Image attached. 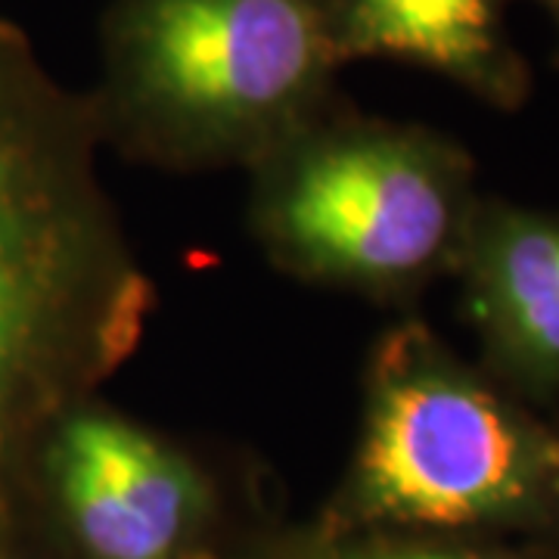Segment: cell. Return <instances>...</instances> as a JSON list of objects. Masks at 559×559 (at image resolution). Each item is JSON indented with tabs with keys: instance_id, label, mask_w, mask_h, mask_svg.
<instances>
[{
	"instance_id": "cell-1",
	"label": "cell",
	"mask_w": 559,
	"mask_h": 559,
	"mask_svg": "<svg viewBox=\"0 0 559 559\" xmlns=\"http://www.w3.org/2000/svg\"><path fill=\"white\" fill-rule=\"evenodd\" d=\"M100 153L87 91L0 16V516L40 429L106 389L159 305Z\"/></svg>"
},
{
	"instance_id": "cell-2",
	"label": "cell",
	"mask_w": 559,
	"mask_h": 559,
	"mask_svg": "<svg viewBox=\"0 0 559 559\" xmlns=\"http://www.w3.org/2000/svg\"><path fill=\"white\" fill-rule=\"evenodd\" d=\"M559 528V411L460 355L417 311L370 342L358 436L318 535Z\"/></svg>"
},
{
	"instance_id": "cell-3",
	"label": "cell",
	"mask_w": 559,
	"mask_h": 559,
	"mask_svg": "<svg viewBox=\"0 0 559 559\" xmlns=\"http://www.w3.org/2000/svg\"><path fill=\"white\" fill-rule=\"evenodd\" d=\"M340 72L323 0H109L87 97L124 162L249 171L340 97Z\"/></svg>"
},
{
	"instance_id": "cell-4",
	"label": "cell",
	"mask_w": 559,
	"mask_h": 559,
	"mask_svg": "<svg viewBox=\"0 0 559 559\" xmlns=\"http://www.w3.org/2000/svg\"><path fill=\"white\" fill-rule=\"evenodd\" d=\"M246 175V227L277 274L399 314L457 277L485 197L457 138L342 94Z\"/></svg>"
},
{
	"instance_id": "cell-5",
	"label": "cell",
	"mask_w": 559,
	"mask_h": 559,
	"mask_svg": "<svg viewBox=\"0 0 559 559\" xmlns=\"http://www.w3.org/2000/svg\"><path fill=\"white\" fill-rule=\"evenodd\" d=\"M25 500L72 559H230L218 457L103 392L66 407L32 441L16 510Z\"/></svg>"
},
{
	"instance_id": "cell-6",
	"label": "cell",
	"mask_w": 559,
	"mask_h": 559,
	"mask_svg": "<svg viewBox=\"0 0 559 559\" xmlns=\"http://www.w3.org/2000/svg\"><path fill=\"white\" fill-rule=\"evenodd\" d=\"M479 364L559 411V212L481 197L457 267Z\"/></svg>"
},
{
	"instance_id": "cell-7",
	"label": "cell",
	"mask_w": 559,
	"mask_h": 559,
	"mask_svg": "<svg viewBox=\"0 0 559 559\" xmlns=\"http://www.w3.org/2000/svg\"><path fill=\"white\" fill-rule=\"evenodd\" d=\"M323 16L342 66H417L500 112L532 97V66L507 28V0H323Z\"/></svg>"
},
{
	"instance_id": "cell-8",
	"label": "cell",
	"mask_w": 559,
	"mask_h": 559,
	"mask_svg": "<svg viewBox=\"0 0 559 559\" xmlns=\"http://www.w3.org/2000/svg\"><path fill=\"white\" fill-rule=\"evenodd\" d=\"M299 559H544L538 554H516L488 547L479 538H444V535H340L296 547Z\"/></svg>"
},
{
	"instance_id": "cell-9",
	"label": "cell",
	"mask_w": 559,
	"mask_h": 559,
	"mask_svg": "<svg viewBox=\"0 0 559 559\" xmlns=\"http://www.w3.org/2000/svg\"><path fill=\"white\" fill-rule=\"evenodd\" d=\"M0 559H32L22 554L13 538V520H0Z\"/></svg>"
},
{
	"instance_id": "cell-10",
	"label": "cell",
	"mask_w": 559,
	"mask_h": 559,
	"mask_svg": "<svg viewBox=\"0 0 559 559\" xmlns=\"http://www.w3.org/2000/svg\"><path fill=\"white\" fill-rule=\"evenodd\" d=\"M532 3L547 13V20H550V25L557 28V38H559V0H532Z\"/></svg>"
},
{
	"instance_id": "cell-11",
	"label": "cell",
	"mask_w": 559,
	"mask_h": 559,
	"mask_svg": "<svg viewBox=\"0 0 559 559\" xmlns=\"http://www.w3.org/2000/svg\"><path fill=\"white\" fill-rule=\"evenodd\" d=\"M0 520H7V516H0Z\"/></svg>"
}]
</instances>
